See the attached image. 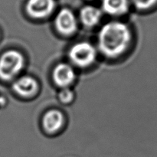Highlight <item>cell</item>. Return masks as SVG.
I'll use <instances>...</instances> for the list:
<instances>
[{"label":"cell","instance_id":"obj_1","mask_svg":"<svg viewBox=\"0 0 157 157\" xmlns=\"http://www.w3.org/2000/svg\"><path fill=\"white\" fill-rule=\"evenodd\" d=\"M131 41V32L121 21L104 25L98 34V48L107 58H114L124 53Z\"/></svg>","mask_w":157,"mask_h":157},{"label":"cell","instance_id":"obj_2","mask_svg":"<svg viewBox=\"0 0 157 157\" xmlns=\"http://www.w3.org/2000/svg\"><path fill=\"white\" fill-rule=\"evenodd\" d=\"M24 58L19 52L10 50L0 57V78L3 81H10L22 69Z\"/></svg>","mask_w":157,"mask_h":157},{"label":"cell","instance_id":"obj_3","mask_svg":"<svg viewBox=\"0 0 157 157\" xmlns=\"http://www.w3.org/2000/svg\"><path fill=\"white\" fill-rule=\"evenodd\" d=\"M69 58L72 63L81 67H85L94 62L97 52L91 44L86 41L74 44L69 51Z\"/></svg>","mask_w":157,"mask_h":157},{"label":"cell","instance_id":"obj_4","mask_svg":"<svg viewBox=\"0 0 157 157\" xmlns=\"http://www.w3.org/2000/svg\"><path fill=\"white\" fill-rule=\"evenodd\" d=\"M55 27L59 33L71 35L75 33L78 28L76 17L68 9H63L57 15L55 21Z\"/></svg>","mask_w":157,"mask_h":157},{"label":"cell","instance_id":"obj_5","mask_svg":"<svg viewBox=\"0 0 157 157\" xmlns=\"http://www.w3.org/2000/svg\"><path fill=\"white\" fill-rule=\"evenodd\" d=\"M55 8L54 0H29L26 10L30 16L42 18L50 15Z\"/></svg>","mask_w":157,"mask_h":157},{"label":"cell","instance_id":"obj_6","mask_svg":"<svg viewBox=\"0 0 157 157\" xmlns=\"http://www.w3.org/2000/svg\"><path fill=\"white\" fill-rule=\"evenodd\" d=\"M75 79V72L71 65L61 63L53 71V80L56 85L61 88L68 87Z\"/></svg>","mask_w":157,"mask_h":157},{"label":"cell","instance_id":"obj_7","mask_svg":"<svg viewBox=\"0 0 157 157\" xmlns=\"http://www.w3.org/2000/svg\"><path fill=\"white\" fill-rule=\"evenodd\" d=\"M12 89L20 96L29 97L37 91L38 83L32 77L23 76L13 83Z\"/></svg>","mask_w":157,"mask_h":157},{"label":"cell","instance_id":"obj_8","mask_svg":"<svg viewBox=\"0 0 157 157\" xmlns=\"http://www.w3.org/2000/svg\"><path fill=\"white\" fill-rule=\"evenodd\" d=\"M64 121V116L61 112L57 110H52L44 115L42 125L46 132L53 133L61 128Z\"/></svg>","mask_w":157,"mask_h":157},{"label":"cell","instance_id":"obj_9","mask_svg":"<svg viewBox=\"0 0 157 157\" xmlns=\"http://www.w3.org/2000/svg\"><path fill=\"white\" fill-rule=\"evenodd\" d=\"M102 17L101 11L92 6H86L80 12V19L87 27H93L99 23Z\"/></svg>","mask_w":157,"mask_h":157},{"label":"cell","instance_id":"obj_10","mask_svg":"<svg viewBox=\"0 0 157 157\" xmlns=\"http://www.w3.org/2000/svg\"><path fill=\"white\" fill-rule=\"evenodd\" d=\"M102 7L110 15H121L128 10V0H103Z\"/></svg>","mask_w":157,"mask_h":157},{"label":"cell","instance_id":"obj_11","mask_svg":"<svg viewBox=\"0 0 157 157\" xmlns=\"http://www.w3.org/2000/svg\"><path fill=\"white\" fill-rule=\"evenodd\" d=\"M60 101L63 104H68L73 100L74 93L71 89L68 87L62 88V90L60 91L59 95H58Z\"/></svg>","mask_w":157,"mask_h":157},{"label":"cell","instance_id":"obj_12","mask_svg":"<svg viewBox=\"0 0 157 157\" xmlns=\"http://www.w3.org/2000/svg\"><path fill=\"white\" fill-rule=\"evenodd\" d=\"M133 5L139 9H147L156 4L157 0H132Z\"/></svg>","mask_w":157,"mask_h":157}]
</instances>
